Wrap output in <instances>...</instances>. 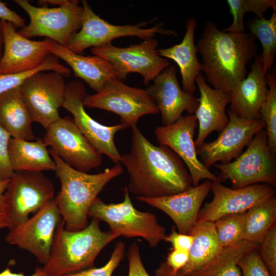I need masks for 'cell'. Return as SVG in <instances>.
<instances>
[{"mask_svg": "<svg viewBox=\"0 0 276 276\" xmlns=\"http://www.w3.org/2000/svg\"><path fill=\"white\" fill-rule=\"evenodd\" d=\"M132 128L131 148L122 155L129 192L148 198L168 196L193 187L191 177L180 158L170 148L152 144L136 126Z\"/></svg>", "mask_w": 276, "mask_h": 276, "instance_id": "6da1fadb", "label": "cell"}, {"mask_svg": "<svg viewBox=\"0 0 276 276\" xmlns=\"http://www.w3.org/2000/svg\"><path fill=\"white\" fill-rule=\"evenodd\" d=\"M256 39L250 33L226 32L214 22H205L196 45L206 81L231 96L247 76V64L258 55Z\"/></svg>", "mask_w": 276, "mask_h": 276, "instance_id": "7a4b0ae2", "label": "cell"}, {"mask_svg": "<svg viewBox=\"0 0 276 276\" xmlns=\"http://www.w3.org/2000/svg\"><path fill=\"white\" fill-rule=\"evenodd\" d=\"M49 151L61 183V190L56 197L65 229L81 230L88 224V212L99 193L109 182L123 173V168L118 164L101 173L88 174L65 163L51 148Z\"/></svg>", "mask_w": 276, "mask_h": 276, "instance_id": "3957f363", "label": "cell"}, {"mask_svg": "<svg viewBox=\"0 0 276 276\" xmlns=\"http://www.w3.org/2000/svg\"><path fill=\"white\" fill-rule=\"evenodd\" d=\"M100 220L93 218L84 228L65 229L63 220L56 228L50 258L43 269L47 276H62L91 267L100 251L119 236L101 229Z\"/></svg>", "mask_w": 276, "mask_h": 276, "instance_id": "277c9868", "label": "cell"}, {"mask_svg": "<svg viewBox=\"0 0 276 276\" xmlns=\"http://www.w3.org/2000/svg\"><path fill=\"white\" fill-rule=\"evenodd\" d=\"M126 185L124 200L118 203H107L97 197L88 212V217L106 222L113 233L126 238L140 237L151 247L157 246L167 236L165 227L159 223L156 216L142 212L133 205Z\"/></svg>", "mask_w": 276, "mask_h": 276, "instance_id": "5b68a950", "label": "cell"}, {"mask_svg": "<svg viewBox=\"0 0 276 276\" xmlns=\"http://www.w3.org/2000/svg\"><path fill=\"white\" fill-rule=\"evenodd\" d=\"M246 150L233 162L215 164L222 180H229L232 189H239L257 183L276 185L275 155L270 151L265 130L258 131L247 145Z\"/></svg>", "mask_w": 276, "mask_h": 276, "instance_id": "8992f818", "label": "cell"}, {"mask_svg": "<svg viewBox=\"0 0 276 276\" xmlns=\"http://www.w3.org/2000/svg\"><path fill=\"white\" fill-rule=\"evenodd\" d=\"M83 9L81 27L69 38L66 48L80 54L87 48L99 47L111 42L114 39L124 36H136L141 39L154 37L156 34L178 36L172 30H166L158 23L148 28H143L148 22L135 25H115L103 19L92 10L86 1H81Z\"/></svg>", "mask_w": 276, "mask_h": 276, "instance_id": "52a82bcc", "label": "cell"}, {"mask_svg": "<svg viewBox=\"0 0 276 276\" xmlns=\"http://www.w3.org/2000/svg\"><path fill=\"white\" fill-rule=\"evenodd\" d=\"M14 2L29 16V24L17 31L27 38L44 36L65 47L70 37L81 27L83 9L79 5V1L67 0L64 4L54 8L36 7L27 0Z\"/></svg>", "mask_w": 276, "mask_h": 276, "instance_id": "ba28073f", "label": "cell"}, {"mask_svg": "<svg viewBox=\"0 0 276 276\" xmlns=\"http://www.w3.org/2000/svg\"><path fill=\"white\" fill-rule=\"evenodd\" d=\"M83 105L119 115L121 123L126 128L136 126L140 118L145 115L159 112L146 89L127 85L117 78L109 80L99 92L87 94Z\"/></svg>", "mask_w": 276, "mask_h": 276, "instance_id": "9c48e42d", "label": "cell"}, {"mask_svg": "<svg viewBox=\"0 0 276 276\" xmlns=\"http://www.w3.org/2000/svg\"><path fill=\"white\" fill-rule=\"evenodd\" d=\"M55 197L52 181L42 172H14L5 193L8 229L25 221Z\"/></svg>", "mask_w": 276, "mask_h": 276, "instance_id": "30bf717a", "label": "cell"}, {"mask_svg": "<svg viewBox=\"0 0 276 276\" xmlns=\"http://www.w3.org/2000/svg\"><path fill=\"white\" fill-rule=\"evenodd\" d=\"M158 44L155 38L151 37L127 47H116L110 42L92 48L90 51L112 64L118 79L124 80L128 74L136 73L143 76L144 84L147 85L170 65L167 59L158 55Z\"/></svg>", "mask_w": 276, "mask_h": 276, "instance_id": "8fae6325", "label": "cell"}, {"mask_svg": "<svg viewBox=\"0 0 276 276\" xmlns=\"http://www.w3.org/2000/svg\"><path fill=\"white\" fill-rule=\"evenodd\" d=\"M42 140L66 164L87 173L100 166L103 156L70 117L60 118L45 129Z\"/></svg>", "mask_w": 276, "mask_h": 276, "instance_id": "7c38bea8", "label": "cell"}, {"mask_svg": "<svg viewBox=\"0 0 276 276\" xmlns=\"http://www.w3.org/2000/svg\"><path fill=\"white\" fill-rule=\"evenodd\" d=\"M62 220L55 196L33 216L10 228L5 240L28 251L44 265L50 258L55 232Z\"/></svg>", "mask_w": 276, "mask_h": 276, "instance_id": "4fadbf2b", "label": "cell"}, {"mask_svg": "<svg viewBox=\"0 0 276 276\" xmlns=\"http://www.w3.org/2000/svg\"><path fill=\"white\" fill-rule=\"evenodd\" d=\"M37 72L19 85L33 122L47 129L60 117L59 109L64 101V76L55 71Z\"/></svg>", "mask_w": 276, "mask_h": 276, "instance_id": "5bb4252c", "label": "cell"}, {"mask_svg": "<svg viewBox=\"0 0 276 276\" xmlns=\"http://www.w3.org/2000/svg\"><path fill=\"white\" fill-rule=\"evenodd\" d=\"M86 92L81 81L74 80L66 84L62 107L72 114L75 124L99 152L107 156L116 164H121L122 155L116 147L114 138L117 132L126 127L122 123L106 126L91 118L83 105Z\"/></svg>", "mask_w": 276, "mask_h": 276, "instance_id": "9a60e30c", "label": "cell"}, {"mask_svg": "<svg viewBox=\"0 0 276 276\" xmlns=\"http://www.w3.org/2000/svg\"><path fill=\"white\" fill-rule=\"evenodd\" d=\"M226 111L229 121L218 137L211 142H204L196 149L201 162L209 170L218 162L227 164L237 158L254 135L265 127L261 119H245L236 116L227 110Z\"/></svg>", "mask_w": 276, "mask_h": 276, "instance_id": "2e32d148", "label": "cell"}, {"mask_svg": "<svg viewBox=\"0 0 276 276\" xmlns=\"http://www.w3.org/2000/svg\"><path fill=\"white\" fill-rule=\"evenodd\" d=\"M197 123L195 114L182 116L171 125L156 127L155 135L159 145L170 148L186 165L193 186H198L202 179L221 182L219 178L198 158L194 141Z\"/></svg>", "mask_w": 276, "mask_h": 276, "instance_id": "e0dca14e", "label": "cell"}, {"mask_svg": "<svg viewBox=\"0 0 276 276\" xmlns=\"http://www.w3.org/2000/svg\"><path fill=\"white\" fill-rule=\"evenodd\" d=\"M211 191L213 199L200 210L197 222H214L225 215L246 212L254 205L275 195L274 188L266 183L232 189L221 182L212 181Z\"/></svg>", "mask_w": 276, "mask_h": 276, "instance_id": "ac0fdd59", "label": "cell"}, {"mask_svg": "<svg viewBox=\"0 0 276 276\" xmlns=\"http://www.w3.org/2000/svg\"><path fill=\"white\" fill-rule=\"evenodd\" d=\"M4 50L1 74L25 73L38 67L51 54L52 40L33 41L17 32L12 24L3 21Z\"/></svg>", "mask_w": 276, "mask_h": 276, "instance_id": "d6986e66", "label": "cell"}, {"mask_svg": "<svg viewBox=\"0 0 276 276\" xmlns=\"http://www.w3.org/2000/svg\"><path fill=\"white\" fill-rule=\"evenodd\" d=\"M153 81L146 90L158 107L163 126L175 123L184 111L195 114L199 105L198 98L180 88L174 65L165 68Z\"/></svg>", "mask_w": 276, "mask_h": 276, "instance_id": "ffe728a7", "label": "cell"}, {"mask_svg": "<svg viewBox=\"0 0 276 276\" xmlns=\"http://www.w3.org/2000/svg\"><path fill=\"white\" fill-rule=\"evenodd\" d=\"M212 185L211 180H206L174 195L155 198L136 196V199L164 212L174 222L179 233L190 234Z\"/></svg>", "mask_w": 276, "mask_h": 276, "instance_id": "44dd1931", "label": "cell"}, {"mask_svg": "<svg viewBox=\"0 0 276 276\" xmlns=\"http://www.w3.org/2000/svg\"><path fill=\"white\" fill-rule=\"evenodd\" d=\"M195 84L200 93L199 105L194 114L199 127L198 135L194 141L195 147L198 149L211 132H220L227 125L229 118L225 110L231 102V97L211 87L202 73L196 77Z\"/></svg>", "mask_w": 276, "mask_h": 276, "instance_id": "7402d4cb", "label": "cell"}, {"mask_svg": "<svg viewBox=\"0 0 276 276\" xmlns=\"http://www.w3.org/2000/svg\"><path fill=\"white\" fill-rule=\"evenodd\" d=\"M251 70L231 95L229 112L247 120L261 119L260 108L264 102L268 87L260 55L250 65Z\"/></svg>", "mask_w": 276, "mask_h": 276, "instance_id": "603a6c76", "label": "cell"}, {"mask_svg": "<svg viewBox=\"0 0 276 276\" xmlns=\"http://www.w3.org/2000/svg\"><path fill=\"white\" fill-rule=\"evenodd\" d=\"M50 52L64 61L71 67L75 76L84 81L96 93L101 91L109 80L118 78L114 66L102 57L76 54L53 40Z\"/></svg>", "mask_w": 276, "mask_h": 276, "instance_id": "cb8c5ba5", "label": "cell"}, {"mask_svg": "<svg viewBox=\"0 0 276 276\" xmlns=\"http://www.w3.org/2000/svg\"><path fill=\"white\" fill-rule=\"evenodd\" d=\"M197 25L196 18H189L186 21V31L181 42L157 50L160 56L172 60L178 65L181 76L182 90L191 94H194L196 90L195 79L202 72V64L198 59L197 50L194 42Z\"/></svg>", "mask_w": 276, "mask_h": 276, "instance_id": "d4e9b609", "label": "cell"}, {"mask_svg": "<svg viewBox=\"0 0 276 276\" xmlns=\"http://www.w3.org/2000/svg\"><path fill=\"white\" fill-rule=\"evenodd\" d=\"M33 122L19 86L0 95V126L12 138L35 140Z\"/></svg>", "mask_w": 276, "mask_h": 276, "instance_id": "484cf974", "label": "cell"}, {"mask_svg": "<svg viewBox=\"0 0 276 276\" xmlns=\"http://www.w3.org/2000/svg\"><path fill=\"white\" fill-rule=\"evenodd\" d=\"M8 152L14 172L55 171V163L40 137L34 141L11 137Z\"/></svg>", "mask_w": 276, "mask_h": 276, "instance_id": "4316f807", "label": "cell"}, {"mask_svg": "<svg viewBox=\"0 0 276 276\" xmlns=\"http://www.w3.org/2000/svg\"><path fill=\"white\" fill-rule=\"evenodd\" d=\"M190 234L194 236V240L189 250L188 261L178 272L181 276H186L202 266L223 249L213 222H197Z\"/></svg>", "mask_w": 276, "mask_h": 276, "instance_id": "83f0119b", "label": "cell"}, {"mask_svg": "<svg viewBox=\"0 0 276 276\" xmlns=\"http://www.w3.org/2000/svg\"><path fill=\"white\" fill-rule=\"evenodd\" d=\"M258 247V244L243 240L234 246L223 248L212 260L186 276H242L239 261Z\"/></svg>", "mask_w": 276, "mask_h": 276, "instance_id": "f1b7e54d", "label": "cell"}, {"mask_svg": "<svg viewBox=\"0 0 276 276\" xmlns=\"http://www.w3.org/2000/svg\"><path fill=\"white\" fill-rule=\"evenodd\" d=\"M276 198L271 196L246 212L244 240L259 244L275 224Z\"/></svg>", "mask_w": 276, "mask_h": 276, "instance_id": "f546056e", "label": "cell"}, {"mask_svg": "<svg viewBox=\"0 0 276 276\" xmlns=\"http://www.w3.org/2000/svg\"><path fill=\"white\" fill-rule=\"evenodd\" d=\"M247 28L262 45V52L260 56L266 75L273 66L276 53V12H273L268 19L255 17L248 20Z\"/></svg>", "mask_w": 276, "mask_h": 276, "instance_id": "4dcf8cb0", "label": "cell"}, {"mask_svg": "<svg viewBox=\"0 0 276 276\" xmlns=\"http://www.w3.org/2000/svg\"><path fill=\"white\" fill-rule=\"evenodd\" d=\"M226 2L233 16V21L229 27L223 29L226 32H245L243 19L246 13L251 12L256 17L262 18L269 8L276 12L275 0H227Z\"/></svg>", "mask_w": 276, "mask_h": 276, "instance_id": "1f68e13d", "label": "cell"}, {"mask_svg": "<svg viewBox=\"0 0 276 276\" xmlns=\"http://www.w3.org/2000/svg\"><path fill=\"white\" fill-rule=\"evenodd\" d=\"M268 91L266 99L260 108L261 119L266 127L268 145L271 152L276 154V74L275 68L265 75Z\"/></svg>", "mask_w": 276, "mask_h": 276, "instance_id": "d6a6232c", "label": "cell"}, {"mask_svg": "<svg viewBox=\"0 0 276 276\" xmlns=\"http://www.w3.org/2000/svg\"><path fill=\"white\" fill-rule=\"evenodd\" d=\"M246 212L229 214L214 223L219 243L223 248L234 246L244 240Z\"/></svg>", "mask_w": 276, "mask_h": 276, "instance_id": "836d02e7", "label": "cell"}, {"mask_svg": "<svg viewBox=\"0 0 276 276\" xmlns=\"http://www.w3.org/2000/svg\"><path fill=\"white\" fill-rule=\"evenodd\" d=\"M59 59L55 55L50 54L38 67L33 70L18 74H0V95L19 86L25 79L38 72L55 71L64 76H70L72 73L71 70L61 64Z\"/></svg>", "mask_w": 276, "mask_h": 276, "instance_id": "e575fe53", "label": "cell"}, {"mask_svg": "<svg viewBox=\"0 0 276 276\" xmlns=\"http://www.w3.org/2000/svg\"><path fill=\"white\" fill-rule=\"evenodd\" d=\"M125 252V243L119 241L116 244L110 259L103 266L100 268L90 267L62 276H111L123 260Z\"/></svg>", "mask_w": 276, "mask_h": 276, "instance_id": "d590c367", "label": "cell"}, {"mask_svg": "<svg viewBox=\"0 0 276 276\" xmlns=\"http://www.w3.org/2000/svg\"><path fill=\"white\" fill-rule=\"evenodd\" d=\"M259 255L271 276H276V225L266 233L258 244Z\"/></svg>", "mask_w": 276, "mask_h": 276, "instance_id": "8d00e7d4", "label": "cell"}, {"mask_svg": "<svg viewBox=\"0 0 276 276\" xmlns=\"http://www.w3.org/2000/svg\"><path fill=\"white\" fill-rule=\"evenodd\" d=\"M258 249V247L249 251L239 261L238 265L242 276H271Z\"/></svg>", "mask_w": 276, "mask_h": 276, "instance_id": "74e56055", "label": "cell"}, {"mask_svg": "<svg viewBox=\"0 0 276 276\" xmlns=\"http://www.w3.org/2000/svg\"><path fill=\"white\" fill-rule=\"evenodd\" d=\"M10 135L0 126V182L9 179L14 172L12 169L8 152Z\"/></svg>", "mask_w": 276, "mask_h": 276, "instance_id": "f35d334b", "label": "cell"}, {"mask_svg": "<svg viewBox=\"0 0 276 276\" xmlns=\"http://www.w3.org/2000/svg\"><path fill=\"white\" fill-rule=\"evenodd\" d=\"M128 276H150L145 268L141 260L139 244L132 243L128 249Z\"/></svg>", "mask_w": 276, "mask_h": 276, "instance_id": "ab89813d", "label": "cell"}, {"mask_svg": "<svg viewBox=\"0 0 276 276\" xmlns=\"http://www.w3.org/2000/svg\"><path fill=\"white\" fill-rule=\"evenodd\" d=\"M194 240V236L177 232L172 229L171 233L167 235L165 240L170 243L174 249L189 251Z\"/></svg>", "mask_w": 276, "mask_h": 276, "instance_id": "60d3db41", "label": "cell"}, {"mask_svg": "<svg viewBox=\"0 0 276 276\" xmlns=\"http://www.w3.org/2000/svg\"><path fill=\"white\" fill-rule=\"evenodd\" d=\"M189 251L173 249L167 256L165 262L174 273L178 272L187 263Z\"/></svg>", "mask_w": 276, "mask_h": 276, "instance_id": "b9f144b4", "label": "cell"}, {"mask_svg": "<svg viewBox=\"0 0 276 276\" xmlns=\"http://www.w3.org/2000/svg\"><path fill=\"white\" fill-rule=\"evenodd\" d=\"M0 19L13 24L16 28L21 29L26 26L25 19L15 12L9 9L7 4L0 1Z\"/></svg>", "mask_w": 276, "mask_h": 276, "instance_id": "7bdbcfd3", "label": "cell"}, {"mask_svg": "<svg viewBox=\"0 0 276 276\" xmlns=\"http://www.w3.org/2000/svg\"><path fill=\"white\" fill-rule=\"evenodd\" d=\"M9 179L0 182V229L8 228L9 223L5 200V193L9 185Z\"/></svg>", "mask_w": 276, "mask_h": 276, "instance_id": "ee69618b", "label": "cell"}, {"mask_svg": "<svg viewBox=\"0 0 276 276\" xmlns=\"http://www.w3.org/2000/svg\"><path fill=\"white\" fill-rule=\"evenodd\" d=\"M0 276H26L23 273H14L9 268L5 269L0 272ZM30 276H47L43 267H37L35 269L34 273Z\"/></svg>", "mask_w": 276, "mask_h": 276, "instance_id": "f6af8a7d", "label": "cell"}, {"mask_svg": "<svg viewBox=\"0 0 276 276\" xmlns=\"http://www.w3.org/2000/svg\"><path fill=\"white\" fill-rule=\"evenodd\" d=\"M155 276H181L178 272L174 273L169 267L165 262L160 264L155 271Z\"/></svg>", "mask_w": 276, "mask_h": 276, "instance_id": "bcb514c9", "label": "cell"}, {"mask_svg": "<svg viewBox=\"0 0 276 276\" xmlns=\"http://www.w3.org/2000/svg\"><path fill=\"white\" fill-rule=\"evenodd\" d=\"M67 2V0H45L39 1L38 4L42 5L43 4H49L53 6L59 7L64 4Z\"/></svg>", "mask_w": 276, "mask_h": 276, "instance_id": "7dc6e473", "label": "cell"}, {"mask_svg": "<svg viewBox=\"0 0 276 276\" xmlns=\"http://www.w3.org/2000/svg\"><path fill=\"white\" fill-rule=\"evenodd\" d=\"M4 50V36L3 30V21L0 19V62L1 61Z\"/></svg>", "mask_w": 276, "mask_h": 276, "instance_id": "c3c4849f", "label": "cell"}]
</instances>
